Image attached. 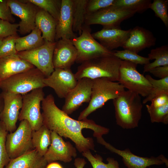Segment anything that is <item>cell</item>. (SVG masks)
Here are the masks:
<instances>
[{
  "label": "cell",
  "instance_id": "1",
  "mask_svg": "<svg viewBox=\"0 0 168 168\" xmlns=\"http://www.w3.org/2000/svg\"><path fill=\"white\" fill-rule=\"evenodd\" d=\"M41 102L43 124L61 137L71 139L80 152L95 150L93 138L85 137L82 133L83 129L92 130L96 138L109 132V128L96 124L92 120H79L71 118L57 106L51 94L44 97Z\"/></svg>",
  "mask_w": 168,
  "mask_h": 168
},
{
  "label": "cell",
  "instance_id": "2",
  "mask_svg": "<svg viewBox=\"0 0 168 168\" xmlns=\"http://www.w3.org/2000/svg\"><path fill=\"white\" fill-rule=\"evenodd\" d=\"M113 103L117 125L127 129L138 127L143 107L140 95L125 90L113 100Z\"/></svg>",
  "mask_w": 168,
  "mask_h": 168
},
{
  "label": "cell",
  "instance_id": "3",
  "mask_svg": "<svg viewBox=\"0 0 168 168\" xmlns=\"http://www.w3.org/2000/svg\"><path fill=\"white\" fill-rule=\"evenodd\" d=\"M121 61L112 54L86 61L78 67L75 77L77 80L83 78H105L118 81Z\"/></svg>",
  "mask_w": 168,
  "mask_h": 168
},
{
  "label": "cell",
  "instance_id": "4",
  "mask_svg": "<svg viewBox=\"0 0 168 168\" xmlns=\"http://www.w3.org/2000/svg\"><path fill=\"white\" fill-rule=\"evenodd\" d=\"M91 100L88 106L82 111L78 120L86 119L91 113L103 107L109 100H114L119 96L125 88L118 82L105 78L92 80Z\"/></svg>",
  "mask_w": 168,
  "mask_h": 168
},
{
  "label": "cell",
  "instance_id": "5",
  "mask_svg": "<svg viewBox=\"0 0 168 168\" xmlns=\"http://www.w3.org/2000/svg\"><path fill=\"white\" fill-rule=\"evenodd\" d=\"M45 77L41 71L34 67L2 81L0 88L2 91L22 95L34 89L45 87L44 83Z\"/></svg>",
  "mask_w": 168,
  "mask_h": 168
},
{
  "label": "cell",
  "instance_id": "6",
  "mask_svg": "<svg viewBox=\"0 0 168 168\" xmlns=\"http://www.w3.org/2000/svg\"><path fill=\"white\" fill-rule=\"evenodd\" d=\"M89 26L84 24L78 37L72 40L77 51L76 62L81 63L95 58L113 54V51L106 49L92 37Z\"/></svg>",
  "mask_w": 168,
  "mask_h": 168
},
{
  "label": "cell",
  "instance_id": "7",
  "mask_svg": "<svg viewBox=\"0 0 168 168\" xmlns=\"http://www.w3.org/2000/svg\"><path fill=\"white\" fill-rule=\"evenodd\" d=\"M137 65L129 61L121 60L118 81L128 90L146 97L150 94L152 87L145 77L138 71Z\"/></svg>",
  "mask_w": 168,
  "mask_h": 168
},
{
  "label": "cell",
  "instance_id": "8",
  "mask_svg": "<svg viewBox=\"0 0 168 168\" xmlns=\"http://www.w3.org/2000/svg\"><path fill=\"white\" fill-rule=\"evenodd\" d=\"M33 130L26 120L21 121L14 132L7 133L6 149L11 159L20 156L33 149L32 141Z\"/></svg>",
  "mask_w": 168,
  "mask_h": 168
},
{
  "label": "cell",
  "instance_id": "9",
  "mask_svg": "<svg viewBox=\"0 0 168 168\" xmlns=\"http://www.w3.org/2000/svg\"><path fill=\"white\" fill-rule=\"evenodd\" d=\"M22 104L18 119L27 120L33 130L39 129L43 124L40 104L44 98L42 88H39L22 95Z\"/></svg>",
  "mask_w": 168,
  "mask_h": 168
},
{
  "label": "cell",
  "instance_id": "10",
  "mask_svg": "<svg viewBox=\"0 0 168 168\" xmlns=\"http://www.w3.org/2000/svg\"><path fill=\"white\" fill-rule=\"evenodd\" d=\"M44 40V44L41 46L31 50L18 52L17 54L21 58L36 67L47 77L54 70L53 58L56 42Z\"/></svg>",
  "mask_w": 168,
  "mask_h": 168
},
{
  "label": "cell",
  "instance_id": "11",
  "mask_svg": "<svg viewBox=\"0 0 168 168\" xmlns=\"http://www.w3.org/2000/svg\"><path fill=\"white\" fill-rule=\"evenodd\" d=\"M97 142L111 152L120 156L127 168H147L152 165L165 164L168 167V160L163 154L150 157L138 156L132 153L129 148L124 150L117 149L105 141L102 137L96 138Z\"/></svg>",
  "mask_w": 168,
  "mask_h": 168
},
{
  "label": "cell",
  "instance_id": "12",
  "mask_svg": "<svg viewBox=\"0 0 168 168\" xmlns=\"http://www.w3.org/2000/svg\"><path fill=\"white\" fill-rule=\"evenodd\" d=\"M136 13L132 10L118 8L112 5L95 13L86 14L84 24L89 26L99 24L103 27L120 28V25L122 21L132 16Z\"/></svg>",
  "mask_w": 168,
  "mask_h": 168
},
{
  "label": "cell",
  "instance_id": "13",
  "mask_svg": "<svg viewBox=\"0 0 168 168\" xmlns=\"http://www.w3.org/2000/svg\"><path fill=\"white\" fill-rule=\"evenodd\" d=\"M11 13L20 18L19 31L24 35L36 26L35 19L39 8L27 0H7Z\"/></svg>",
  "mask_w": 168,
  "mask_h": 168
},
{
  "label": "cell",
  "instance_id": "14",
  "mask_svg": "<svg viewBox=\"0 0 168 168\" xmlns=\"http://www.w3.org/2000/svg\"><path fill=\"white\" fill-rule=\"evenodd\" d=\"M92 80L83 78L77 80L76 86L67 95L62 110L72 114L84 102L89 103L91 97Z\"/></svg>",
  "mask_w": 168,
  "mask_h": 168
},
{
  "label": "cell",
  "instance_id": "15",
  "mask_svg": "<svg viewBox=\"0 0 168 168\" xmlns=\"http://www.w3.org/2000/svg\"><path fill=\"white\" fill-rule=\"evenodd\" d=\"M1 93L3 100V107L0 120L8 132H12L16 129L20 110L22 106V96L20 94L7 92L2 91Z\"/></svg>",
  "mask_w": 168,
  "mask_h": 168
},
{
  "label": "cell",
  "instance_id": "16",
  "mask_svg": "<svg viewBox=\"0 0 168 168\" xmlns=\"http://www.w3.org/2000/svg\"><path fill=\"white\" fill-rule=\"evenodd\" d=\"M77 82L70 69H55L50 76L44 80L46 86L53 89L58 96L61 98L65 97L76 86Z\"/></svg>",
  "mask_w": 168,
  "mask_h": 168
},
{
  "label": "cell",
  "instance_id": "17",
  "mask_svg": "<svg viewBox=\"0 0 168 168\" xmlns=\"http://www.w3.org/2000/svg\"><path fill=\"white\" fill-rule=\"evenodd\" d=\"M51 139V144L44 156L48 163L56 161L69 162L76 157V149L70 142L65 141L62 137L53 131Z\"/></svg>",
  "mask_w": 168,
  "mask_h": 168
},
{
  "label": "cell",
  "instance_id": "18",
  "mask_svg": "<svg viewBox=\"0 0 168 168\" xmlns=\"http://www.w3.org/2000/svg\"><path fill=\"white\" fill-rule=\"evenodd\" d=\"M131 29L124 30L120 28L103 27L91 35L104 47L112 51L114 49L123 47L129 36Z\"/></svg>",
  "mask_w": 168,
  "mask_h": 168
},
{
  "label": "cell",
  "instance_id": "19",
  "mask_svg": "<svg viewBox=\"0 0 168 168\" xmlns=\"http://www.w3.org/2000/svg\"><path fill=\"white\" fill-rule=\"evenodd\" d=\"M73 9L72 0H62L60 16L56 28L55 42L60 39L72 40L77 37L72 30Z\"/></svg>",
  "mask_w": 168,
  "mask_h": 168
},
{
  "label": "cell",
  "instance_id": "20",
  "mask_svg": "<svg viewBox=\"0 0 168 168\" xmlns=\"http://www.w3.org/2000/svg\"><path fill=\"white\" fill-rule=\"evenodd\" d=\"M77 55L72 40L60 39L56 41L53 58L54 69H70L76 62Z\"/></svg>",
  "mask_w": 168,
  "mask_h": 168
},
{
  "label": "cell",
  "instance_id": "21",
  "mask_svg": "<svg viewBox=\"0 0 168 168\" xmlns=\"http://www.w3.org/2000/svg\"><path fill=\"white\" fill-rule=\"evenodd\" d=\"M156 39L152 33L142 27L136 26L131 29L129 36L122 47L138 54L139 52L155 45Z\"/></svg>",
  "mask_w": 168,
  "mask_h": 168
},
{
  "label": "cell",
  "instance_id": "22",
  "mask_svg": "<svg viewBox=\"0 0 168 168\" xmlns=\"http://www.w3.org/2000/svg\"><path fill=\"white\" fill-rule=\"evenodd\" d=\"M35 67L15 54L0 57V79L4 80L13 75Z\"/></svg>",
  "mask_w": 168,
  "mask_h": 168
},
{
  "label": "cell",
  "instance_id": "23",
  "mask_svg": "<svg viewBox=\"0 0 168 168\" xmlns=\"http://www.w3.org/2000/svg\"><path fill=\"white\" fill-rule=\"evenodd\" d=\"M47 163L44 156L34 149L11 159L6 168H46Z\"/></svg>",
  "mask_w": 168,
  "mask_h": 168
},
{
  "label": "cell",
  "instance_id": "24",
  "mask_svg": "<svg viewBox=\"0 0 168 168\" xmlns=\"http://www.w3.org/2000/svg\"><path fill=\"white\" fill-rule=\"evenodd\" d=\"M57 22L48 12L39 8L35 19L36 26L42 32V37L49 41L55 42Z\"/></svg>",
  "mask_w": 168,
  "mask_h": 168
},
{
  "label": "cell",
  "instance_id": "25",
  "mask_svg": "<svg viewBox=\"0 0 168 168\" xmlns=\"http://www.w3.org/2000/svg\"><path fill=\"white\" fill-rule=\"evenodd\" d=\"M41 35L40 30L35 26L29 35L23 37H17L15 47L17 52L32 50L42 46L44 40Z\"/></svg>",
  "mask_w": 168,
  "mask_h": 168
},
{
  "label": "cell",
  "instance_id": "26",
  "mask_svg": "<svg viewBox=\"0 0 168 168\" xmlns=\"http://www.w3.org/2000/svg\"><path fill=\"white\" fill-rule=\"evenodd\" d=\"M51 132L44 124L38 130L32 131V141L33 147L42 156H44L51 144Z\"/></svg>",
  "mask_w": 168,
  "mask_h": 168
},
{
  "label": "cell",
  "instance_id": "27",
  "mask_svg": "<svg viewBox=\"0 0 168 168\" xmlns=\"http://www.w3.org/2000/svg\"><path fill=\"white\" fill-rule=\"evenodd\" d=\"M150 60L155 59L154 62L145 65L143 72H149L156 67L168 65V45H164L151 50L148 54Z\"/></svg>",
  "mask_w": 168,
  "mask_h": 168
},
{
  "label": "cell",
  "instance_id": "28",
  "mask_svg": "<svg viewBox=\"0 0 168 168\" xmlns=\"http://www.w3.org/2000/svg\"><path fill=\"white\" fill-rule=\"evenodd\" d=\"M73 2V32H78L80 35L84 24L86 7L88 0H72Z\"/></svg>",
  "mask_w": 168,
  "mask_h": 168
},
{
  "label": "cell",
  "instance_id": "29",
  "mask_svg": "<svg viewBox=\"0 0 168 168\" xmlns=\"http://www.w3.org/2000/svg\"><path fill=\"white\" fill-rule=\"evenodd\" d=\"M151 3L150 0H115L112 6L142 13L149 8Z\"/></svg>",
  "mask_w": 168,
  "mask_h": 168
},
{
  "label": "cell",
  "instance_id": "30",
  "mask_svg": "<svg viewBox=\"0 0 168 168\" xmlns=\"http://www.w3.org/2000/svg\"><path fill=\"white\" fill-rule=\"evenodd\" d=\"M145 77L152 88L149 95L143 100V104L151 101L155 97L161 94L168 93V77L159 80L154 79L149 74L146 75Z\"/></svg>",
  "mask_w": 168,
  "mask_h": 168
},
{
  "label": "cell",
  "instance_id": "31",
  "mask_svg": "<svg viewBox=\"0 0 168 168\" xmlns=\"http://www.w3.org/2000/svg\"><path fill=\"white\" fill-rule=\"evenodd\" d=\"M27 1L47 12L54 18L57 23L60 14L62 0H27Z\"/></svg>",
  "mask_w": 168,
  "mask_h": 168
},
{
  "label": "cell",
  "instance_id": "32",
  "mask_svg": "<svg viewBox=\"0 0 168 168\" xmlns=\"http://www.w3.org/2000/svg\"><path fill=\"white\" fill-rule=\"evenodd\" d=\"M82 154L90 163L93 168H121L118 161L113 158H107L108 163H105L101 156L97 154L93 156L90 150L83 152Z\"/></svg>",
  "mask_w": 168,
  "mask_h": 168
},
{
  "label": "cell",
  "instance_id": "33",
  "mask_svg": "<svg viewBox=\"0 0 168 168\" xmlns=\"http://www.w3.org/2000/svg\"><path fill=\"white\" fill-rule=\"evenodd\" d=\"M146 106L152 123H162L168 124V104L157 107L148 105Z\"/></svg>",
  "mask_w": 168,
  "mask_h": 168
},
{
  "label": "cell",
  "instance_id": "34",
  "mask_svg": "<svg viewBox=\"0 0 168 168\" xmlns=\"http://www.w3.org/2000/svg\"><path fill=\"white\" fill-rule=\"evenodd\" d=\"M113 54L121 60H125L138 64L146 65L150 63L148 57L140 56L132 51L124 49L113 51Z\"/></svg>",
  "mask_w": 168,
  "mask_h": 168
},
{
  "label": "cell",
  "instance_id": "35",
  "mask_svg": "<svg viewBox=\"0 0 168 168\" xmlns=\"http://www.w3.org/2000/svg\"><path fill=\"white\" fill-rule=\"evenodd\" d=\"M168 0H154L149 8L152 10L155 15L159 18L166 27H168Z\"/></svg>",
  "mask_w": 168,
  "mask_h": 168
},
{
  "label": "cell",
  "instance_id": "36",
  "mask_svg": "<svg viewBox=\"0 0 168 168\" xmlns=\"http://www.w3.org/2000/svg\"><path fill=\"white\" fill-rule=\"evenodd\" d=\"M7 133L8 131L0 120V168H4L11 160L7 154L5 146Z\"/></svg>",
  "mask_w": 168,
  "mask_h": 168
},
{
  "label": "cell",
  "instance_id": "37",
  "mask_svg": "<svg viewBox=\"0 0 168 168\" xmlns=\"http://www.w3.org/2000/svg\"><path fill=\"white\" fill-rule=\"evenodd\" d=\"M18 36H10L3 38L0 46V57L17 54L15 40Z\"/></svg>",
  "mask_w": 168,
  "mask_h": 168
},
{
  "label": "cell",
  "instance_id": "38",
  "mask_svg": "<svg viewBox=\"0 0 168 168\" xmlns=\"http://www.w3.org/2000/svg\"><path fill=\"white\" fill-rule=\"evenodd\" d=\"M114 0H88L86 7V14L93 13L109 7L112 5Z\"/></svg>",
  "mask_w": 168,
  "mask_h": 168
},
{
  "label": "cell",
  "instance_id": "39",
  "mask_svg": "<svg viewBox=\"0 0 168 168\" xmlns=\"http://www.w3.org/2000/svg\"><path fill=\"white\" fill-rule=\"evenodd\" d=\"M19 23H13L0 19V38H4L10 36H17Z\"/></svg>",
  "mask_w": 168,
  "mask_h": 168
},
{
  "label": "cell",
  "instance_id": "40",
  "mask_svg": "<svg viewBox=\"0 0 168 168\" xmlns=\"http://www.w3.org/2000/svg\"><path fill=\"white\" fill-rule=\"evenodd\" d=\"M0 19L12 23L15 21L8 5L7 0H0Z\"/></svg>",
  "mask_w": 168,
  "mask_h": 168
},
{
  "label": "cell",
  "instance_id": "41",
  "mask_svg": "<svg viewBox=\"0 0 168 168\" xmlns=\"http://www.w3.org/2000/svg\"><path fill=\"white\" fill-rule=\"evenodd\" d=\"M150 105L154 107H157L168 104V93H164L156 96L151 100Z\"/></svg>",
  "mask_w": 168,
  "mask_h": 168
},
{
  "label": "cell",
  "instance_id": "42",
  "mask_svg": "<svg viewBox=\"0 0 168 168\" xmlns=\"http://www.w3.org/2000/svg\"><path fill=\"white\" fill-rule=\"evenodd\" d=\"M149 72L160 79L168 77V65L159 66L151 70Z\"/></svg>",
  "mask_w": 168,
  "mask_h": 168
},
{
  "label": "cell",
  "instance_id": "43",
  "mask_svg": "<svg viewBox=\"0 0 168 168\" xmlns=\"http://www.w3.org/2000/svg\"><path fill=\"white\" fill-rule=\"evenodd\" d=\"M86 163L84 158L78 157L75 160L74 165L76 168H83Z\"/></svg>",
  "mask_w": 168,
  "mask_h": 168
},
{
  "label": "cell",
  "instance_id": "44",
  "mask_svg": "<svg viewBox=\"0 0 168 168\" xmlns=\"http://www.w3.org/2000/svg\"><path fill=\"white\" fill-rule=\"evenodd\" d=\"M46 168H63L59 163L56 162H52L47 165Z\"/></svg>",
  "mask_w": 168,
  "mask_h": 168
},
{
  "label": "cell",
  "instance_id": "45",
  "mask_svg": "<svg viewBox=\"0 0 168 168\" xmlns=\"http://www.w3.org/2000/svg\"><path fill=\"white\" fill-rule=\"evenodd\" d=\"M3 107V100L1 93H0V116Z\"/></svg>",
  "mask_w": 168,
  "mask_h": 168
},
{
  "label": "cell",
  "instance_id": "46",
  "mask_svg": "<svg viewBox=\"0 0 168 168\" xmlns=\"http://www.w3.org/2000/svg\"><path fill=\"white\" fill-rule=\"evenodd\" d=\"M3 39V38H0V46L2 43Z\"/></svg>",
  "mask_w": 168,
  "mask_h": 168
},
{
  "label": "cell",
  "instance_id": "47",
  "mask_svg": "<svg viewBox=\"0 0 168 168\" xmlns=\"http://www.w3.org/2000/svg\"><path fill=\"white\" fill-rule=\"evenodd\" d=\"M1 80L0 79V85H1Z\"/></svg>",
  "mask_w": 168,
  "mask_h": 168
},
{
  "label": "cell",
  "instance_id": "48",
  "mask_svg": "<svg viewBox=\"0 0 168 168\" xmlns=\"http://www.w3.org/2000/svg\"><path fill=\"white\" fill-rule=\"evenodd\" d=\"M147 168H150H150H149V167H147Z\"/></svg>",
  "mask_w": 168,
  "mask_h": 168
}]
</instances>
